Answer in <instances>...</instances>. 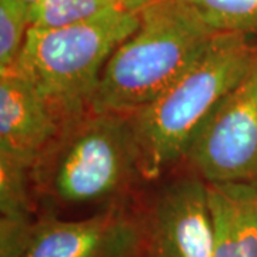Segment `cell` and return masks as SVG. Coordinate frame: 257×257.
<instances>
[{
    "label": "cell",
    "instance_id": "5",
    "mask_svg": "<svg viewBox=\"0 0 257 257\" xmlns=\"http://www.w3.org/2000/svg\"><path fill=\"white\" fill-rule=\"evenodd\" d=\"M184 160L206 183H257V42L246 73L196 132Z\"/></svg>",
    "mask_w": 257,
    "mask_h": 257
},
{
    "label": "cell",
    "instance_id": "9",
    "mask_svg": "<svg viewBox=\"0 0 257 257\" xmlns=\"http://www.w3.org/2000/svg\"><path fill=\"white\" fill-rule=\"evenodd\" d=\"M213 257H257V183H207Z\"/></svg>",
    "mask_w": 257,
    "mask_h": 257
},
{
    "label": "cell",
    "instance_id": "10",
    "mask_svg": "<svg viewBox=\"0 0 257 257\" xmlns=\"http://www.w3.org/2000/svg\"><path fill=\"white\" fill-rule=\"evenodd\" d=\"M33 169L0 157V257H22L39 217Z\"/></svg>",
    "mask_w": 257,
    "mask_h": 257
},
{
    "label": "cell",
    "instance_id": "12",
    "mask_svg": "<svg viewBox=\"0 0 257 257\" xmlns=\"http://www.w3.org/2000/svg\"><path fill=\"white\" fill-rule=\"evenodd\" d=\"M216 33H257V0H184Z\"/></svg>",
    "mask_w": 257,
    "mask_h": 257
},
{
    "label": "cell",
    "instance_id": "6",
    "mask_svg": "<svg viewBox=\"0 0 257 257\" xmlns=\"http://www.w3.org/2000/svg\"><path fill=\"white\" fill-rule=\"evenodd\" d=\"M142 224V257H213L209 190L200 176L166 184Z\"/></svg>",
    "mask_w": 257,
    "mask_h": 257
},
{
    "label": "cell",
    "instance_id": "3",
    "mask_svg": "<svg viewBox=\"0 0 257 257\" xmlns=\"http://www.w3.org/2000/svg\"><path fill=\"white\" fill-rule=\"evenodd\" d=\"M138 179L140 156L128 114L89 110L69 121L33 167V186L60 204H117Z\"/></svg>",
    "mask_w": 257,
    "mask_h": 257
},
{
    "label": "cell",
    "instance_id": "4",
    "mask_svg": "<svg viewBox=\"0 0 257 257\" xmlns=\"http://www.w3.org/2000/svg\"><path fill=\"white\" fill-rule=\"evenodd\" d=\"M139 25V13L113 9L70 26L30 28L15 67L36 86L64 126L92 110L104 66Z\"/></svg>",
    "mask_w": 257,
    "mask_h": 257
},
{
    "label": "cell",
    "instance_id": "11",
    "mask_svg": "<svg viewBox=\"0 0 257 257\" xmlns=\"http://www.w3.org/2000/svg\"><path fill=\"white\" fill-rule=\"evenodd\" d=\"M113 9H123L120 0H37L30 6V28L70 26Z\"/></svg>",
    "mask_w": 257,
    "mask_h": 257
},
{
    "label": "cell",
    "instance_id": "2",
    "mask_svg": "<svg viewBox=\"0 0 257 257\" xmlns=\"http://www.w3.org/2000/svg\"><path fill=\"white\" fill-rule=\"evenodd\" d=\"M254 46L248 35L216 33L204 53L172 87L128 114L143 179L153 180L184 159L196 132L246 73Z\"/></svg>",
    "mask_w": 257,
    "mask_h": 257
},
{
    "label": "cell",
    "instance_id": "7",
    "mask_svg": "<svg viewBox=\"0 0 257 257\" xmlns=\"http://www.w3.org/2000/svg\"><path fill=\"white\" fill-rule=\"evenodd\" d=\"M143 224L123 204L90 217H39L22 257H142Z\"/></svg>",
    "mask_w": 257,
    "mask_h": 257
},
{
    "label": "cell",
    "instance_id": "14",
    "mask_svg": "<svg viewBox=\"0 0 257 257\" xmlns=\"http://www.w3.org/2000/svg\"><path fill=\"white\" fill-rule=\"evenodd\" d=\"M160 0H120L121 3V8L124 10H128V12H135V13H139L142 10L153 5V3H157Z\"/></svg>",
    "mask_w": 257,
    "mask_h": 257
},
{
    "label": "cell",
    "instance_id": "15",
    "mask_svg": "<svg viewBox=\"0 0 257 257\" xmlns=\"http://www.w3.org/2000/svg\"><path fill=\"white\" fill-rule=\"evenodd\" d=\"M23 2H26L28 5H30V6H32V5H35V3H36L37 0H23Z\"/></svg>",
    "mask_w": 257,
    "mask_h": 257
},
{
    "label": "cell",
    "instance_id": "1",
    "mask_svg": "<svg viewBox=\"0 0 257 257\" xmlns=\"http://www.w3.org/2000/svg\"><path fill=\"white\" fill-rule=\"evenodd\" d=\"M138 30L111 55L92 110L132 114L183 76L216 36L184 0H160L139 12Z\"/></svg>",
    "mask_w": 257,
    "mask_h": 257
},
{
    "label": "cell",
    "instance_id": "13",
    "mask_svg": "<svg viewBox=\"0 0 257 257\" xmlns=\"http://www.w3.org/2000/svg\"><path fill=\"white\" fill-rule=\"evenodd\" d=\"M30 29V5L23 0H0V70L18 62Z\"/></svg>",
    "mask_w": 257,
    "mask_h": 257
},
{
    "label": "cell",
    "instance_id": "8",
    "mask_svg": "<svg viewBox=\"0 0 257 257\" xmlns=\"http://www.w3.org/2000/svg\"><path fill=\"white\" fill-rule=\"evenodd\" d=\"M62 128L50 104L25 74L15 66L0 70V157L33 169Z\"/></svg>",
    "mask_w": 257,
    "mask_h": 257
}]
</instances>
